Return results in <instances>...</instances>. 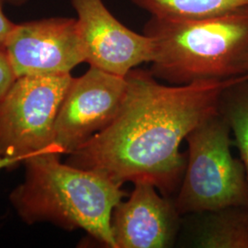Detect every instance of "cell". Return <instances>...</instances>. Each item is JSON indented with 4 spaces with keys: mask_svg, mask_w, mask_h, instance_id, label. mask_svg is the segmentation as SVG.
I'll return each instance as SVG.
<instances>
[{
    "mask_svg": "<svg viewBox=\"0 0 248 248\" xmlns=\"http://www.w3.org/2000/svg\"><path fill=\"white\" fill-rule=\"evenodd\" d=\"M6 2H8L11 5H14V6H21L23 4H25L28 0H4Z\"/></svg>",
    "mask_w": 248,
    "mask_h": 248,
    "instance_id": "cell-16",
    "label": "cell"
},
{
    "mask_svg": "<svg viewBox=\"0 0 248 248\" xmlns=\"http://www.w3.org/2000/svg\"><path fill=\"white\" fill-rule=\"evenodd\" d=\"M195 245L205 248H248V207L229 206L205 212Z\"/></svg>",
    "mask_w": 248,
    "mask_h": 248,
    "instance_id": "cell-10",
    "label": "cell"
},
{
    "mask_svg": "<svg viewBox=\"0 0 248 248\" xmlns=\"http://www.w3.org/2000/svg\"><path fill=\"white\" fill-rule=\"evenodd\" d=\"M127 201L117 204L111 215L116 248H166L177 235L179 216L175 203L161 196L149 181L133 183Z\"/></svg>",
    "mask_w": 248,
    "mask_h": 248,
    "instance_id": "cell-9",
    "label": "cell"
},
{
    "mask_svg": "<svg viewBox=\"0 0 248 248\" xmlns=\"http://www.w3.org/2000/svg\"><path fill=\"white\" fill-rule=\"evenodd\" d=\"M45 153L25 160L26 177L10 195L27 223L49 222L66 230L82 229L108 248H116L111 215L125 197L118 186L97 172L60 162Z\"/></svg>",
    "mask_w": 248,
    "mask_h": 248,
    "instance_id": "cell-2",
    "label": "cell"
},
{
    "mask_svg": "<svg viewBox=\"0 0 248 248\" xmlns=\"http://www.w3.org/2000/svg\"><path fill=\"white\" fill-rule=\"evenodd\" d=\"M248 77L165 85L152 72L134 68L125 77L126 93L114 120L71 153L67 164L120 186L146 180L168 197L181 184L186 169L181 142L219 111L225 89Z\"/></svg>",
    "mask_w": 248,
    "mask_h": 248,
    "instance_id": "cell-1",
    "label": "cell"
},
{
    "mask_svg": "<svg viewBox=\"0 0 248 248\" xmlns=\"http://www.w3.org/2000/svg\"><path fill=\"white\" fill-rule=\"evenodd\" d=\"M127 89L125 78L90 66L74 78L59 108L53 127V145L71 154L110 124L118 114Z\"/></svg>",
    "mask_w": 248,
    "mask_h": 248,
    "instance_id": "cell-6",
    "label": "cell"
},
{
    "mask_svg": "<svg viewBox=\"0 0 248 248\" xmlns=\"http://www.w3.org/2000/svg\"><path fill=\"white\" fill-rule=\"evenodd\" d=\"M3 2L4 0H0V48L5 50L7 41L16 24L5 15L3 11Z\"/></svg>",
    "mask_w": 248,
    "mask_h": 248,
    "instance_id": "cell-14",
    "label": "cell"
},
{
    "mask_svg": "<svg viewBox=\"0 0 248 248\" xmlns=\"http://www.w3.org/2000/svg\"><path fill=\"white\" fill-rule=\"evenodd\" d=\"M5 51L17 78L66 75L85 62L77 18H45L16 24Z\"/></svg>",
    "mask_w": 248,
    "mask_h": 248,
    "instance_id": "cell-7",
    "label": "cell"
},
{
    "mask_svg": "<svg viewBox=\"0 0 248 248\" xmlns=\"http://www.w3.org/2000/svg\"><path fill=\"white\" fill-rule=\"evenodd\" d=\"M85 62L102 71L125 78L143 62L155 58L154 41L124 26L102 0H71Z\"/></svg>",
    "mask_w": 248,
    "mask_h": 248,
    "instance_id": "cell-8",
    "label": "cell"
},
{
    "mask_svg": "<svg viewBox=\"0 0 248 248\" xmlns=\"http://www.w3.org/2000/svg\"><path fill=\"white\" fill-rule=\"evenodd\" d=\"M219 112L225 119L233 134L248 178V77L222 92Z\"/></svg>",
    "mask_w": 248,
    "mask_h": 248,
    "instance_id": "cell-12",
    "label": "cell"
},
{
    "mask_svg": "<svg viewBox=\"0 0 248 248\" xmlns=\"http://www.w3.org/2000/svg\"><path fill=\"white\" fill-rule=\"evenodd\" d=\"M71 74L17 78L0 98V152L21 162L55 153L53 127Z\"/></svg>",
    "mask_w": 248,
    "mask_h": 248,
    "instance_id": "cell-5",
    "label": "cell"
},
{
    "mask_svg": "<svg viewBox=\"0 0 248 248\" xmlns=\"http://www.w3.org/2000/svg\"><path fill=\"white\" fill-rule=\"evenodd\" d=\"M231 133L218 111L186 135V169L174 202L180 215L248 207V175L242 160L232 155Z\"/></svg>",
    "mask_w": 248,
    "mask_h": 248,
    "instance_id": "cell-4",
    "label": "cell"
},
{
    "mask_svg": "<svg viewBox=\"0 0 248 248\" xmlns=\"http://www.w3.org/2000/svg\"><path fill=\"white\" fill-rule=\"evenodd\" d=\"M151 17L190 19L216 16L248 6V0H131Z\"/></svg>",
    "mask_w": 248,
    "mask_h": 248,
    "instance_id": "cell-11",
    "label": "cell"
},
{
    "mask_svg": "<svg viewBox=\"0 0 248 248\" xmlns=\"http://www.w3.org/2000/svg\"><path fill=\"white\" fill-rule=\"evenodd\" d=\"M20 162H21L20 160L6 156V155H4L0 152V169L14 167L15 165H17V164L20 163Z\"/></svg>",
    "mask_w": 248,
    "mask_h": 248,
    "instance_id": "cell-15",
    "label": "cell"
},
{
    "mask_svg": "<svg viewBox=\"0 0 248 248\" xmlns=\"http://www.w3.org/2000/svg\"><path fill=\"white\" fill-rule=\"evenodd\" d=\"M17 77L6 51L0 48V98L10 89Z\"/></svg>",
    "mask_w": 248,
    "mask_h": 248,
    "instance_id": "cell-13",
    "label": "cell"
},
{
    "mask_svg": "<svg viewBox=\"0 0 248 248\" xmlns=\"http://www.w3.org/2000/svg\"><path fill=\"white\" fill-rule=\"evenodd\" d=\"M152 74L170 85L248 76V6L206 18L151 17Z\"/></svg>",
    "mask_w": 248,
    "mask_h": 248,
    "instance_id": "cell-3",
    "label": "cell"
}]
</instances>
